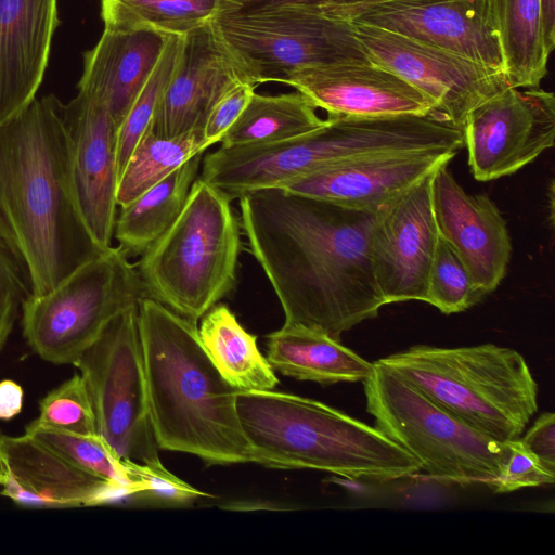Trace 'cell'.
Returning a JSON list of instances; mask_svg holds the SVG:
<instances>
[{
    "label": "cell",
    "mask_w": 555,
    "mask_h": 555,
    "mask_svg": "<svg viewBox=\"0 0 555 555\" xmlns=\"http://www.w3.org/2000/svg\"><path fill=\"white\" fill-rule=\"evenodd\" d=\"M482 297L463 260L439 234L427 278L426 302L451 314L470 308Z\"/></svg>",
    "instance_id": "1f68e13d"
},
{
    "label": "cell",
    "mask_w": 555,
    "mask_h": 555,
    "mask_svg": "<svg viewBox=\"0 0 555 555\" xmlns=\"http://www.w3.org/2000/svg\"><path fill=\"white\" fill-rule=\"evenodd\" d=\"M496 34L504 70L514 88L540 87L547 73L540 0H483Z\"/></svg>",
    "instance_id": "484cf974"
},
{
    "label": "cell",
    "mask_w": 555,
    "mask_h": 555,
    "mask_svg": "<svg viewBox=\"0 0 555 555\" xmlns=\"http://www.w3.org/2000/svg\"><path fill=\"white\" fill-rule=\"evenodd\" d=\"M27 295L28 291L15 262L0 245V350Z\"/></svg>",
    "instance_id": "8d00e7d4"
},
{
    "label": "cell",
    "mask_w": 555,
    "mask_h": 555,
    "mask_svg": "<svg viewBox=\"0 0 555 555\" xmlns=\"http://www.w3.org/2000/svg\"><path fill=\"white\" fill-rule=\"evenodd\" d=\"M378 362L500 442L519 438L538 410V385L524 357L508 347L416 345Z\"/></svg>",
    "instance_id": "5b68a950"
},
{
    "label": "cell",
    "mask_w": 555,
    "mask_h": 555,
    "mask_svg": "<svg viewBox=\"0 0 555 555\" xmlns=\"http://www.w3.org/2000/svg\"><path fill=\"white\" fill-rule=\"evenodd\" d=\"M352 25L370 62L409 82L456 125L481 103L514 88L503 69L382 28Z\"/></svg>",
    "instance_id": "8fae6325"
},
{
    "label": "cell",
    "mask_w": 555,
    "mask_h": 555,
    "mask_svg": "<svg viewBox=\"0 0 555 555\" xmlns=\"http://www.w3.org/2000/svg\"><path fill=\"white\" fill-rule=\"evenodd\" d=\"M204 152L198 153L165 179L120 207L114 236L127 256H141L177 220L190 190L198 178Z\"/></svg>",
    "instance_id": "cb8c5ba5"
},
{
    "label": "cell",
    "mask_w": 555,
    "mask_h": 555,
    "mask_svg": "<svg viewBox=\"0 0 555 555\" xmlns=\"http://www.w3.org/2000/svg\"><path fill=\"white\" fill-rule=\"evenodd\" d=\"M509 455L499 476L489 487L495 493H506L522 488L553 485L555 473L546 469L519 441L508 442Z\"/></svg>",
    "instance_id": "e575fe53"
},
{
    "label": "cell",
    "mask_w": 555,
    "mask_h": 555,
    "mask_svg": "<svg viewBox=\"0 0 555 555\" xmlns=\"http://www.w3.org/2000/svg\"><path fill=\"white\" fill-rule=\"evenodd\" d=\"M521 444L550 472L555 473V414L542 413L524 437Z\"/></svg>",
    "instance_id": "74e56055"
},
{
    "label": "cell",
    "mask_w": 555,
    "mask_h": 555,
    "mask_svg": "<svg viewBox=\"0 0 555 555\" xmlns=\"http://www.w3.org/2000/svg\"><path fill=\"white\" fill-rule=\"evenodd\" d=\"M35 421L73 434L100 435L92 400L80 374H74L42 398Z\"/></svg>",
    "instance_id": "d6a6232c"
},
{
    "label": "cell",
    "mask_w": 555,
    "mask_h": 555,
    "mask_svg": "<svg viewBox=\"0 0 555 555\" xmlns=\"http://www.w3.org/2000/svg\"><path fill=\"white\" fill-rule=\"evenodd\" d=\"M23 388L12 379L0 382V420H11L23 406Z\"/></svg>",
    "instance_id": "ab89813d"
},
{
    "label": "cell",
    "mask_w": 555,
    "mask_h": 555,
    "mask_svg": "<svg viewBox=\"0 0 555 555\" xmlns=\"http://www.w3.org/2000/svg\"><path fill=\"white\" fill-rule=\"evenodd\" d=\"M25 434L43 443L80 469L128 491L134 498L127 460L120 459L101 435H78L33 421Z\"/></svg>",
    "instance_id": "f546056e"
},
{
    "label": "cell",
    "mask_w": 555,
    "mask_h": 555,
    "mask_svg": "<svg viewBox=\"0 0 555 555\" xmlns=\"http://www.w3.org/2000/svg\"><path fill=\"white\" fill-rule=\"evenodd\" d=\"M257 86L248 79H237L218 98L204 124L203 134L211 144L219 143L223 134L240 117Z\"/></svg>",
    "instance_id": "d590c367"
},
{
    "label": "cell",
    "mask_w": 555,
    "mask_h": 555,
    "mask_svg": "<svg viewBox=\"0 0 555 555\" xmlns=\"http://www.w3.org/2000/svg\"><path fill=\"white\" fill-rule=\"evenodd\" d=\"M454 156L426 151L372 155L323 168L279 189L376 214Z\"/></svg>",
    "instance_id": "d6986e66"
},
{
    "label": "cell",
    "mask_w": 555,
    "mask_h": 555,
    "mask_svg": "<svg viewBox=\"0 0 555 555\" xmlns=\"http://www.w3.org/2000/svg\"><path fill=\"white\" fill-rule=\"evenodd\" d=\"M63 104L31 100L0 122V245L28 291H52L102 249L75 201Z\"/></svg>",
    "instance_id": "7a4b0ae2"
},
{
    "label": "cell",
    "mask_w": 555,
    "mask_h": 555,
    "mask_svg": "<svg viewBox=\"0 0 555 555\" xmlns=\"http://www.w3.org/2000/svg\"><path fill=\"white\" fill-rule=\"evenodd\" d=\"M134 485V498L166 506L185 505L198 498H211L169 472L160 461L138 463L128 461Z\"/></svg>",
    "instance_id": "836d02e7"
},
{
    "label": "cell",
    "mask_w": 555,
    "mask_h": 555,
    "mask_svg": "<svg viewBox=\"0 0 555 555\" xmlns=\"http://www.w3.org/2000/svg\"><path fill=\"white\" fill-rule=\"evenodd\" d=\"M279 82L295 88L330 117L424 115L437 112L434 103L421 91L370 61L297 68L287 72Z\"/></svg>",
    "instance_id": "2e32d148"
},
{
    "label": "cell",
    "mask_w": 555,
    "mask_h": 555,
    "mask_svg": "<svg viewBox=\"0 0 555 555\" xmlns=\"http://www.w3.org/2000/svg\"><path fill=\"white\" fill-rule=\"evenodd\" d=\"M433 173L375 214L369 249L386 305L426 301L427 278L439 235L431 201Z\"/></svg>",
    "instance_id": "5bb4252c"
},
{
    "label": "cell",
    "mask_w": 555,
    "mask_h": 555,
    "mask_svg": "<svg viewBox=\"0 0 555 555\" xmlns=\"http://www.w3.org/2000/svg\"><path fill=\"white\" fill-rule=\"evenodd\" d=\"M57 24L56 0H0V122L36 98Z\"/></svg>",
    "instance_id": "44dd1931"
},
{
    "label": "cell",
    "mask_w": 555,
    "mask_h": 555,
    "mask_svg": "<svg viewBox=\"0 0 555 555\" xmlns=\"http://www.w3.org/2000/svg\"><path fill=\"white\" fill-rule=\"evenodd\" d=\"M237 79L254 82L211 20L185 36L182 63L149 128L165 138L203 130L211 106Z\"/></svg>",
    "instance_id": "ffe728a7"
},
{
    "label": "cell",
    "mask_w": 555,
    "mask_h": 555,
    "mask_svg": "<svg viewBox=\"0 0 555 555\" xmlns=\"http://www.w3.org/2000/svg\"><path fill=\"white\" fill-rule=\"evenodd\" d=\"M70 147L74 196L82 220L102 249L112 247L117 217V127L106 107L78 94L62 106Z\"/></svg>",
    "instance_id": "9a60e30c"
},
{
    "label": "cell",
    "mask_w": 555,
    "mask_h": 555,
    "mask_svg": "<svg viewBox=\"0 0 555 555\" xmlns=\"http://www.w3.org/2000/svg\"><path fill=\"white\" fill-rule=\"evenodd\" d=\"M449 164L433 173L431 201L439 234L453 247L482 296L505 276L512 254L506 222L495 203L485 194H468L457 183Z\"/></svg>",
    "instance_id": "e0dca14e"
},
{
    "label": "cell",
    "mask_w": 555,
    "mask_h": 555,
    "mask_svg": "<svg viewBox=\"0 0 555 555\" xmlns=\"http://www.w3.org/2000/svg\"><path fill=\"white\" fill-rule=\"evenodd\" d=\"M89 390L99 434L122 460L160 461L151 424L138 305L114 317L74 362Z\"/></svg>",
    "instance_id": "30bf717a"
},
{
    "label": "cell",
    "mask_w": 555,
    "mask_h": 555,
    "mask_svg": "<svg viewBox=\"0 0 555 555\" xmlns=\"http://www.w3.org/2000/svg\"><path fill=\"white\" fill-rule=\"evenodd\" d=\"M315 10L352 24L396 33L504 70L499 40L483 0H379Z\"/></svg>",
    "instance_id": "4fadbf2b"
},
{
    "label": "cell",
    "mask_w": 555,
    "mask_h": 555,
    "mask_svg": "<svg viewBox=\"0 0 555 555\" xmlns=\"http://www.w3.org/2000/svg\"><path fill=\"white\" fill-rule=\"evenodd\" d=\"M186 35H170L159 59L117 131L118 179L183 60Z\"/></svg>",
    "instance_id": "4dcf8cb0"
},
{
    "label": "cell",
    "mask_w": 555,
    "mask_h": 555,
    "mask_svg": "<svg viewBox=\"0 0 555 555\" xmlns=\"http://www.w3.org/2000/svg\"><path fill=\"white\" fill-rule=\"evenodd\" d=\"M238 199L241 229L281 304L284 324L339 340L386 305L369 249L375 214L279 188Z\"/></svg>",
    "instance_id": "6da1fadb"
},
{
    "label": "cell",
    "mask_w": 555,
    "mask_h": 555,
    "mask_svg": "<svg viewBox=\"0 0 555 555\" xmlns=\"http://www.w3.org/2000/svg\"><path fill=\"white\" fill-rule=\"evenodd\" d=\"M199 339L222 377L240 391L271 390L279 384L275 371L224 304H217L201 319Z\"/></svg>",
    "instance_id": "d4e9b609"
},
{
    "label": "cell",
    "mask_w": 555,
    "mask_h": 555,
    "mask_svg": "<svg viewBox=\"0 0 555 555\" xmlns=\"http://www.w3.org/2000/svg\"><path fill=\"white\" fill-rule=\"evenodd\" d=\"M210 145L203 130L165 138L154 134L147 128L118 179L117 205L121 207L129 204Z\"/></svg>",
    "instance_id": "f1b7e54d"
},
{
    "label": "cell",
    "mask_w": 555,
    "mask_h": 555,
    "mask_svg": "<svg viewBox=\"0 0 555 555\" xmlns=\"http://www.w3.org/2000/svg\"><path fill=\"white\" fill-rule=\"evenodd\" d=\"M236 410L257 464L269 468L314 469L369 482L422 469L377 427L313 399L273 389L238 391Z\"/></svg>",
    "instance_id": "277c9868"
},
{
    "label": "cell",
    "mask_w": 555,
    "mask_h": 555,
    "mask_svg": "<svg viewBox=\"0 0 555 555\" xmlns=\"http://www.w3.org/2000/svg\"><path fill=\"white\" fill-rule=\"evenodd\" d=\"M1 494L34 508L98 506L130 494L91 475L34 439L0 435Z\"/></svg>",
    "instance_id": "ac0fdd59"
},
{
    "label": "cell",
    "mask_w": 555,
    "mask_h": 555,
    "mask_svg": "<svg viewBox=\"0 0 555 555\" xmlns=\"http://www.w3.org/2000/svg\"><path fill=\"white\" fill-rule=\"evenodd\" d=\"M212 23L257 86L297 68L369 61L351 23L313 8H234Z\"/></svg>",
    "instance_id": "9c48e42d"
},
{
    "label": "cell",
    "mask_w": 555,
    "mask_h": 555,
    "mask_svg": "<svg viewBox=\"0 0 555 555\" xmlns=\"http://www.w3.org/2000/svg\"><path fill=\"white\" fill-rule=\"evenodd\" d=\"M540 18L543 43L551 55L555 47V0H540Z\"/></svg>",
    "instance_id": "60d3db41"
},
{
    "label": "cell",
    "mask_w": 555,
    "mask_h": 555,
    "mask_svg": "<svg viewBox=\"0 0 555 555\" xmlns=\"http://www.w3.org/2000/svg\"><path fill=\"white\" fill-rule=\"evenodd\" d=\"M149 410L158 449L207 466L257 463L242 429L237 390L208 357L196 323L145 297L138 304Z\"/></svg>",
    "instance_id": "3957f363"
},
{
    "label": "cell",
    "mask_w": 555,
    "mask_h": 555,
    "mask_svg": "<svg viewBox=\"0 0 555 555\" xmlns=\"http://www.w3.org/2000/svg\"><path fill=\"white\" fill-rule=\"evenodd\" d=\"M324 122L317 107L298 91L278 95L255 92L219 143L235 146L276 142L313 131Z\"/></svg>",
    "instance_id": "4316f807"
},
{
    "label": "cell",
    "mask_w": 555,
    "mask_h": 555,
    "mask_svg": "<svg viewBox=\"0 0 555 555\" xmlns=\"http://www.w3.org/2000/svg\"><path fill=\"white\" fill-rule=\"evenodd\" d=\"M2 481H3V470H2V467L0 465V486H1Z\"/></svg>",
    "instance_id": "b9f144b4"
},
{
    "label": "cell",
    "mask_w": 555,
    "mask_h": 555,
    "mask_svg": "<svg viewBox=\"0 0 555 555\" xmlns=\"http://www.w3.org/2000/svg\"><path fill=\"white\" fill-rule=\"evenodd\" d=\"M0 435H1V433H0Z\"/></svg>",
    "instance_id": "7bdbcfd3"
},
{
    "label": "cell",
    "mask_w": 555,
    "mask_h": 555,
    "mask_svg": "<svg viewBox=\"0 0 555 555\" xmlns=\"http://www.w3.org/2000/svg\"><path fill=\"white\" fill-rule=\"evenodd\" d=\"M234 8L233 0H101V16L106 29L188 35Z\"/></svg>",
    "instance_id": "83f0119b"
},
{
    "label": "cell",
    "mask_w": 555,
    "mask_h": 555,
    "mask_svg": "<svg viewBox=\"0 0 555 555\" xmlns=\"http://www.w3.org/2000/svg\"><path fill=\"white\" fill-rule=\"evenodd\" d=\"M241 250L231 199L198 176L177 220L134 266L150 298L197 323L235 288Z\"/></svg>",
    "instance_id": "8992f818"
},
{
    "label": "cell",
    "mask_w": 555,
    "mask_h": 555,
    "mask_svg": "<svg viewBox=\"0 0 555 555\" xmlns=\"http://www.w3.org/2000/svg\"><path fill=\"white\" fill-rule=\"evenodd\" d=\"M145 297L135 266L118 247H109L52 291L27 295L23 334L41 359L74 364L114 317Z\"/></svg>",
    "instance_id": "ba28073f"
},
{
    "label": "cell",
    "mask_w": 555,
    "mask_h": 555,
    "mask_svg": "<svg viewBox=\"0 0 555 555\" xmlns=\"http://www.w3.org/2000/svg\"><path fill=\"white\" fill-rule=\"evenodd\" d=\"M462 128L476 180L513 175L554 145V94L508 88L469 112Z\"/></svg>",
    "instance_id": "7c38bea8"
},
{
    "label": "cell",
    "mask_w": 555,
    "mask_h": 555,
    "mask_svg": "<svg viewBox=\"0 0 555 555\" xmlns=\"http://www.w3.org/2000/svg\"><path fill=\"white\" fill-rule=\"evenodd\" d=\"M266 358L285 376L322 385L363 382L374 366L327 334L293 324L267 336Z\"/></svg>",
    "instance_id": "603a6c76"
},
{
    "label": "cell",
    "mask_w": 555,
    "mask_h": 555,
    "mask_svg": "<svg viewBox=\"0 0 555 555\" xmlns=\"http://www.w3.org/2000/svg\"><path fill=\"white\" fill-rule=\"evenodd\" d=\"M373 364L363 385L376 427L434 479L490 487L509 455L508 442L486 436L398 373L378 361Z\"/></svg>",
    "instance_id": "52a82bcc"
},
{
    "label": "cell",
    "mask_w": 555,
    "mask_h": 555,
    "mask_svg": "<svg viewBox=\"0 0 555 555\" xmlns=\"http://www.w3.org/2000/svg\"><path fill=\"white\" fill-rule=\"evenodd\" d=\"M242 9H262L280 5H299L308 8L344 7L370 3L379 0H233Z\"/></svg>",
    "instance_id": "f35d334b"
},
{
    "label": "cell",
    "mask_w": 555,
    "mask_h": 555,
    "mask_svg": "<svg viewBox=\"0 0 555 555\" xmlns=\"http://www.w3.org/2000/svg\"><path fill=\"white\" fill-rule=\"evenodd\" d=\"M169 36L145 28H104L95 47L85 53L79 91L102 103L117 129L156 65Z\"/></svg>",
    "instance_id": "7402d4cb"
}]
</instances>
